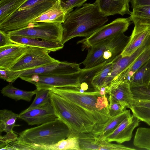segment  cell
<instances>
[{"instance_id": "obj_1", "label": "cell", "mask_w": 150, "mask_h": 150, "mask_svg": "<svg viewBox=\"0 0 150 150\" xmlns=\"http://www.w3.org/2000/svg\"><path fill=\"white\" fill-rule=\"evenodd\" d=\"M70 13L62 24V42L64 44L76 37H88L104 25L107 17L99 11L95 3H86Z\"/></svg>"}, {"instance_id": "obj_2", "label": "cell", "mask_w": 150, "mask_h": 150, "mask_svg": "<svg viewBox=\"0 0 150 150\" xmlns=\"http://www.w3.org/2000/svg\"><path fill=\"white\" fill-rule=\"evenodd\" d=\"M85 110L95 119L97 124L106 122L110 117L108 99L106 95L101 96L98 91H81L77 88L62 87L49 89Z\"/></svg>"}, {"instance_id": "obj_3", "label": "cell", "mask_w": 150, "mask_h": 150, "mask_svg": "<svg viewBox=\"0 0 150 150\" xmlns=\"http://www.w3.org/2000/svg\"><path fill=\"white\" fill-rule=\"evenodd\" d=\"M50 95L56 115L68 127L71 133L78 134L91 132L97 123L90 115L75 104L51 91Z\"/></svg>"}, {"instance_id": "obj_4", "label": "cell", "mask_w": 150, "mask_h": 150, "mask_svg": "<svg viewBox=\"0 0 150 150\" xmlns=\"http://www.w3.org/2000/svg\"><path fill=\"white\" fill-rule=\"evenodd\" d=\"M71 133L68 127L60 119L28 129L19 134L18 140L31 146L35 150L54 144L67 138Z\"/></svg>"}, {"instance_id": "obj_5", "label": "cell", "mask_w": 150, "mask_h": 150, "mask_svg": "<svg viewBox=\"0 0 150 150\" xmlns=\"http://www.w3.org/2000/svg\"><path fill=\"white\" fill-rule=\"evenodd\" d=\"M79 64L58 61L37 68L23 71H13L5 70L4 80L12 83L20 77L33 75L53 76L70 74L81 71Z\"/></svg>"}, {"instance_id": "obj_6", "label": "cell", "mask_w": 150, "mask_h": 150, "mask_svg": "<svg viewBox=\"0 0 150 150\" xmlns=\"http://www.w3.org/2000/svg\"><path fill=\"white\" fill-rule=\"evenodd\" d=\"M56 1H45L28 9L16 11L0 22V30L7 33L27 26Z\"/></svg>"}, {"instance_id": "obj_7", "label": "cell", "mask_w": 150, "mask_h": 150, "mask_svg": "<svg viewBox=\"0 0 150 150\" xmlns=\"http://www.w3.org/2000/svg\"><path fill=\"white\" fill-rule=\"evenodd\" d=\"M63 29L62 24L33 22L23 28L9 32L8 35H18L49 41L62 42Z\"/></svg>"}, {"instance_id": "obj_8", "label": "cell", "mask_w": 150, "mask_h": 150, "mask_svg": "<svg viewBox=\"0 0 150 150\" xmlns=\"http://www.w3.org/2000/svg\"><path fill=\"white\" fill-rule=\"evenodd\" d=\"M81 71L70 74L47 76L33 75L19 78L34 84L37 90L62 87L79 88Z\"/></svg>"}, {"instance_id": "obj_9", "label": "cell", "mask_w": 150, "mask_h": 150, "mask_svg": "<svg viewBox=\"0 0 150 150\" xmlns=\"http://www.w3.org/2000/svg\"><path fill=\"white\" fill-rule=\"evenodd\" d=\"M131 21L130 17L117 18L103 26L90 36L79 41L77 43L82 44V50L83 51L101 41L124 33L128 29Z\"/></svg>"}, {"instance_id": "obj_10", "label": "cell", "mask_w": 150, "mask_h": 150, "mask_svg": "<svg viewBox=\"0 0 150 150\" xmlns=\"http://www.w3.org/2000/svg\"><path fill=\"white\" fill-rule=\"evenodd\" d=\"M51 52L44 48L28 47L20 59L8 70L19 71L31 69L58 61L50 56Z\"/></svg>"}, {"instance_id": "obj_11", "label": "cell", "mask_w": 150, "mask_h": 150, "mask_svg": "<svg viewBox=\"0 0 150 150\" xmlns=\"http://www.w3.org/2000/svg\"><path fill=\"white\" fill-rule=\"evenodd\" d=\"M57 118L51 102L28 111L24 110L18 116V118L30 125H39L53 121Z\"/></svg>"}, {"instance_id": "obj_12", "label": "cell", "mask_w": 150, "mask_h": 150, "mask_svg": "<svg viewBox=\"0 0 150 150\" xmlns=\"http://www.w3.org/2000/svg\"><path fill=\"white\" fill-rule=\"evenodd\" d=\"M106 93L109 103H119L129 108L134 99L130 83L126 81H112L108 85Z\"/></svg>"}, {"instance_id": "obj_13", "label": "cell", "mask_w": 150, "mask_h": 150, "mask_svg": "<svg viewBox=\"0 0 150 150\" xmlns=\"http://www.w3.org/2000/svg\"><path fill=\"white\" fill-rule=\"evenodd\" d=\"M140 121L132 114L125 118L112 132L105 136L104 139L109 142H115L120 144L129 142Z\"/></svg>"}, {"instance_id": "obj_14", "label": "cell", "mask_w": 150, "mask_h": 150, "mask_svg": "<svg viewBox=\"0 0 150 150\" xmlns=\"http://www.w3.org/2000/svg\"><path fill=\"white\" fill-rule=\"evenodd\" d=\"M28 47L15 43L0 47V70H8L13 67L25 53Z\"/></svg>"}, {"instance_id": "obj_15", "label": "cell", "mask_w": 150, "mask_h": 150, "mask_svg": "<svg viewBox=\"0 0 150 150\" xmlns=\"http://www.w3.org/2000/svg\"><path fill=\"white\" fill-rule=\"evenodd\" d=\"M130 0H96L94 3L100 12L107 17L117 14L130 15Z\"/></svg>"}, {"instance_id": "obj_16", "label": "cell", "mask_w": 150, "mask_h": 150, "mask_svg": "<svg viewBox=\"0 0 150 150\" xmlns=\"http://www.w3.org/2000/svg\"><path fill=\"white\" fill-rule=\"evenodd\" d=\"M124 33L111 38L107 44L103 56L102 63L112 62L122 52L130 39Z\"/></svg>"}, {"instance_id": "obj_17", "label": "cell", "mask_w": 150, "mask_h": 150, "mask_svg": "<svg viewBox=\"0 0 150 150\" xmlns=\"http://www.w3.org/2000/svg\"><path fill=\"white\" fill-rule=\"evenodd\" d=\"M130 17L134 25L132 34L146 30H150V5L133 8Z\"/></svg>"}, {"instance_id": "obj_18", "label": "cell", "mask_w": 150, "mask_h": 150, "mask_svg": "<svg viewBox=\"0 0 150 150\" xmlns=\"http://www.w3.org/2000/svg\"><path fill=\"white\" fill-rule=\"evenodd\" d=\"M69 14L62 7L60 0H58L51 6L33 20L31 23L45 22L62 24Z\"/></svg>"}, {"instance_id": "obj_19", "label": "cell", "mask_w": 150, "mask_h": 150, "mask_svg": "<svg viewBox=\"0 0 150 150\" xmlns=\"http://www.w3.org/2000/svg\"><path fill=\"white\" fill-rule=\"evenodd\" d=\"M11 41L15 44L45 49L51 52H55L63 48L62 42L49 41L24 36L8 35Z\"/></svg>"}, {"instance_id": "obj_20", "label": "cell", "mask_w": 150, "mask_h": 150, "mask_svg": "<svg viewBox=\"0 0 150 150\" xmlns=\"http://www.w3.org/2000/svg\"><path fill=\"white\" fill-rule=\"evenodd\" d=\"M131 115L130 110L126 109L120 114L110 117L104 123L96 124L91 132L96 137L101 135L105 137L112 132L125 118Z\"/></svg>"}, {"instance_id": "obj_21", "label": "cell", "mask_w": 150, "mask_h": 150, "mask_svg": "<svg viewBox=\"0 0 150 150\" xmlns=\"http://www.w3.org/2000/svg\"><path fill=\"white\" fill-rule=\"evenodd\" d=\"M111 38L101 41L89 48L86 58L81 63L84 66V69L90 68L103 64V54Z\"/></svg>"}, {"instance_id": "obj_22", "label": "cell", "mask_w": 150, "mask_h": 150, "mask_svg": "<svg viewBox=\"0 0 150 150\" xmlns=\"http://www.w3.org/2000/svg\"><path fill=\"white\" fill-rule=\"evenodd\" d=\"M150 59V47L144 51L131 64L115 77L112 81H126L129 83L134 74Z\"/></svg>"}, {"instance_id": "obj_23", "label": "cell", "mask_w": 150, "mask_h": 150, "mask_svg": "<svg viewBox=\"0 0 150 150\" xmlns=\"http://www.w3.org/2000/svg\"><path fill=\"white\" fill-rule=\"evenodd\" d=\"M150 82V59L133 74L129 83L131 88L144 86L147 87Z\"/></svg>"}, {"instance_id": "obj_24", "label": "cell", "mask_w": 150, "mask_h": 150, "mask_svg": "<svg viewBox=\"0 0 150 150\" xmlns=\"http://www.w3.org/2000/svg\"><path fill=\"white\" fill-rule=\"evenodd\" d=\"M3 95L17 101L23 100L29 102L35 94L37 89L33 91H26L17 88L9 83L1 91Z\"/></svg>"}, {"instance_id": "obj_25", "label": "cell", "mask_w": 150, "mask_h": 150, "mask_svg": "<svg viewBox=\"0 0 150 150\" xmlns=\"http://www.w3.org/2000/svg\"><path fill=\"white\" fill-rule=\"evenodd\" d=\"M78 135L71 133L67 138L54 144L41 146L40 150H80Z\"/></svg>"}, {"instance_id": "obj_26", "label": "cell", "mask_w": 150, "mask_h": 150, "mask_svg": "<svg viewBox=\"0 0 150 150\" xmlns=\"http://www.w3.org/2000/svg\"><path fill=\"white\" fill-rule=\"evenodd\" d=\"M150 34V30H148L131 34L130 40L121 55L125 56L132 54L142 45Z\"/></svg>"}, {"instance_id": "obj_27", "label": "cell", "mask_w": 150, "mask_h": 150, "mask_svg": "<svg viewBox=\"0 0 150 150\" xmlns=\"http://www.w3.org/2000/svg\"><path fill=\"white\" fill-rule=\"evenodd\" d=\"M18 114L11 110L6 109L0 110V132L6 133L13 131V128L21 125H16V123L18 118Z\"/></svg>"}, {"instance_id": "obj_28", "label": "cell", "mask_w": 150, "mask_h": 150, "mask_svg": "<svg viewBox=\"0 0 150 150\" xmlns=\"http://www.w3.org/2000/svg\"><path fill=\"white\" fill-rule=\"evenodd\" d=\"M133 144L135 147L140 149L150 150V128H138L135 134Z\"/></svg>"}, {"instance_id": "obj_29", "label": "cell", "mask_w": 150, "mask_h": 150, "mask_svg": "<svg viewBox=\"0 0 150 150\" xmlns=\"http://www.w3.org/2000/svg\"><path fill=\"white\" fill-rule=\"evenodd\" d=\"M27 0H1L0 22L18 10Z\"/></svg>"}, {"instance_id": "obj_30", "label": "cell", "mask_w": 150, "mask_h": 150, "mask_svg": "<svg viewBox=\"0 0 150 150\" xmlns=\"http://www.w3.org/2000/svg\"><path fill=\"white\" fill-rule=\"evenodd\" d=\"M78 138L80 150H100V146L97 141V137L91 132L79 133Z\"/></svg>"}, {"instance_id": "obj_31", "label": "cell", "mask_w": 150, "mask_h": 150, "mask_svg": "<svg viewBox=\"0 0 150 150\" xmlns=\"http://www.w3.org/2000/svg\"><path fill=\"white\" fill-rule=\"evenodd\" d=\"M112 62L105 64L93 78L91 84L95 90L99 91L100 88L104 86L111 70Z\"/></svg>"}, {"instance_id": "obj_32", "label": "cell", "mask_w": 150, "mask_h": 150, "mask_svg": "<svg viewBox=\"0 0 150 150\" xmlns=\"http://www.w3.org/2000/svg\"><path fill=\"white\" fill-rule=\"evenodd\" d=\"M50 91L49 89H37L35 97L33 101L30 105L24 110L28 111L50 102Z\"/></svg>"}, {"instance_id": "obj_33", "label": "cell", "mask_w": 150, "mask_h": 150, "mask_svg": "<svg viewBox=\"0 0 150 150\" xmlns=\"http://www.w3.org/2000/svg\"><path fill=\"white\" fill-rule=\"evenodd\" d=\"M106 63H104L89 69H82L81 74L79 79L80 84L84 83L88 85H92L91 82L93 78Z\"/></svg>"}, {"instance_id": "obj_34", "label": "cell", "mask_w": 150, "mask_h": 150, "mask_svg": "<svg viewBox=\"0 0 150 150\" xmlns=\"http://www.w3.org/2000/svg\"><path fill=\"white\" fill-rule=\"evenodd\" d=\"M129 108L132 112V114L140 121L150 125V108L142 106H132Z\"/></svg>"}, {"instance_id": "obj_35", "label": "cell", "mask_w": 150, "mask_h": 150, "mask_svg": "<svg viewBox=\"0 0 150 150\" xmlns=\"http://www.w3.org/2000/svg\"><path fill=\"white\" fill-rule=\"evenodd\" d=\"M97 141L100 146V150H135L137 149L125 146L120 144L111 143L106 141L104 137H97Z\"/></svg>"}, {"instance_id": "obj_36", "label": "cell", "mask_w": 150, "mask_h": 150, "mask_svg": "<svg viewBox=\"0 0 150 150\" xmlns=\"http://www.w3.org/2000/svg\"><path fill=\"white\" fill-rule=\"evenodd\" d=\"M134 98L150 100V89L144 86L131 88Z\"/></svg>"}, {"instance_id": "obj_37", "label": "cell", "mask_w": 150, "mask_h": 150, "mask_svg": "<svg viewBox=\"0 0 150 150\" xmlns=\"http://www.w3.org/2000/svg\"><path fill=\"white\" fill-rule=\"evenodd\" d=\"M62 7L68 14L72 11L73 8L83 5L87 0H59Z\"/></svg>"}, {"instance_id": "obj_38", "label": "cell", "mask_w": 150, "mask_h": 150, "mask_svg": "<svg viewBox=\"0 0 150 150\" xmlns=\"http://www.w3.org/2000/svg\"><path fill=\"white\" fill-rule=\"evenodd\" d=\"M126 108L119 103H109L108 108L109 115L111 117L119 115L123 112Z\"/></svg>"}, {"instance_id": "obj_39", "label": "cell", "mask_w": 150, "mask_h": 150, "mask_svg": "<svg viewBox=\"0 0 150 150\" xmlns=\"http://www.w3.org/2000/svg\"><path fill=\"white\" fill-rule=\"evenodd\" d=\"M18 136L13 131L6 133L3 136L0 135V150L4 147L6 143L8 142H14L18 140Z\"/></svg>"}, {"instance_id": "obj_40", "label": "cell", "mask_w": 150, "mask_h": 150, "mask_svg": "<svg viewBox=\"0 0 150 150\" xmlns=\"http://www.w3.org/2000/svg\"><path fill=\"white\" fill-rule=\"evenodd\" d=\"M58 0H27L16 11L28 9L47 1H56Z\"/></svg>"}, {"instance_id": "obj_41", "label": "cell", "mask_w": 150, "mask_h": 150, "mask_svg": "<svg viewBox=\"0 0 150 150\" xmlns=\"http://www.w3.org/2000/svg\"><path fill=\"white\" fill-rule=\"evenodd\" d=\"M14 43L10 40L8 33L0 30V47L12 44Z\"/></svg>"}, {"instance_id": "obj_42", "label": "cell", "mask_w": 150, "mask_h": 150, "mask_svg": "<svg viewBox=\"0 0 150 150\" xmlns=\"http://www.w3.org/2000/svg\"><path fill=\"white\" fill-rule=\"evenodd\" d=\"M142 106L150 108V100L134 98L131 106Z\"/></svg>"}, {"instance_id": "obj_43", "label": "cell", "mask_w": 150, "mask_h": 150, "mask_svg": "<svg viewBox=\"0 0 150 150\" xmlns=\"http://www.w3.org/2000/svg\"><path fill=\"white\" fill-rule=\"evenodd\" d=\"M132 8L137 6L150 5V0H130Z\"/></svg>"}, {"instance_id": "obj_44", "label": "cell", "mask_w": 150, "mask_h": 150, "mask_svg": "<svg viewBox=\"0 0 150 150\" xmlns=\"http://www.w3.org/2000/svg\"><path fill=\"white\" fill-rule=\"evenodd\" d=\"M147 88H149V89H150V83H149L148 85V86L147 87Z\"/></svg>"}]
</instances>
